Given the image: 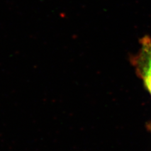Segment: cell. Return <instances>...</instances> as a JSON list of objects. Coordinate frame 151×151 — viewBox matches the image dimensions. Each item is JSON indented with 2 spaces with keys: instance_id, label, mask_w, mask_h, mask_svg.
<instances>
[{
  "instance_id": "6da1fadb",
  "label": "cell",
  "mask_w": 151,
  "mask_h": 151,
  "mask_svg": "<svg viewBox=\"0 0 151 151\" xmlns=\"http://www.w3.org/2000/svg\"><path fill=\"white\" fill-rule=\"evenodd\" d=\"M140 43L139 50L132 57V63L151 96V38L145 36Z\"/></svg>"
},
{
  "instance_id": "7a4b0ae2",
  "label": "cell",
  "mask_w": 151,
  "mask_h": 151,
  "mask_svg": "<svg viewBox=\"0 0 151 151\" xmlns=\"http://www.w3.org/2000/svg\"><path fill=\"white\" fill-rule=\"evenodd\" d=\"M147 127H148V129L151 132V122L149 123V124L147 125Z\"/></svg>"
}]
</instances>
